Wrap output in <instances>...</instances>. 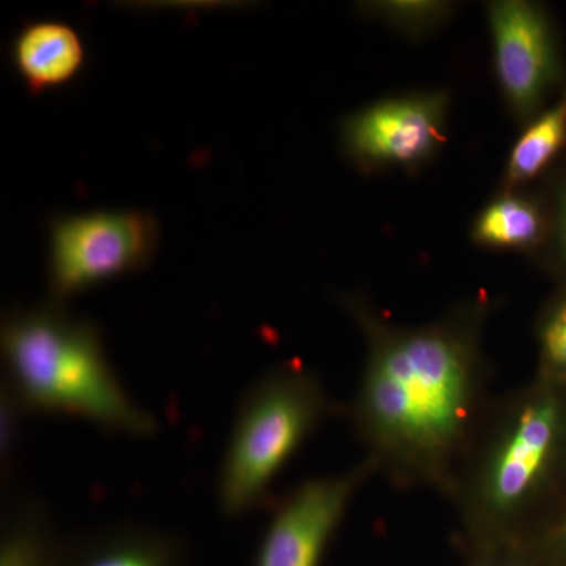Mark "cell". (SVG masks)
I'll return each mask as SVG.
<instances>
[{
    "mask_svg": "<svg viewBox=\"0 0 566 566\" xmlns=\"http://www.w3.org/2000/svg\"><path fill=\"white\" fill-rule=\"evenodd\" d=\"M367 356L348 417L365 457L398 488L447 494L493 405L482 308L423 326H395L357 297Z\"/></svg>",
    "mask_w": 566,
    "mask_h": 566,
    "instance_id": "cell-1",
    "label": "cell"
},
{
    "mask_svg": "<svg viewBox=\"0 0 566 566\" xmlns=\"http://www.w3.org/2000/svg\"><path fill=\"white\" fill-rule=\"evenodd\" d=\"M565 390L538 379L494 398L446 494L474 551L538 535L566 458Z\"/></svg>",
    "mask_w": 566,
    "mask_h": 566,
    "instance_id": "cell-2",
    "label": "cell"
},
{
    "mask_svg": "<svg viewBox=\"0 0 566 566\" xmlns=\"http://www.w3.org/2000/svg\"><path fill=\"white\" fill-rule=\"evenodd\" d=\"M0 340L7 387L25 411L77 417L134 438L155 434L158 422L126 392L98 324L48 301L10 312Z\"/></svg>",
    "mask_w": 566,
    "mask_h": 566,
    "instance_id": "cell-3",
    "label": "cell"
},
{
    "mask_svg": "<svg viewBox=\"0 0 566 566\" xmlns=\"http://www.w3.org/2000/svg\"><path fill=\"white\" fill-rule=\"evenodd\" d=\"M334 406L318 376L297 364L264 374L238 406L219 471L223 515L252 512L270 495L275 476Z\"/></svg>",
    "mask_w": 566,
    "mask_h": 566,
    "instance_id": "cell-4",
    "label": "cell"
},
{
    "mask_svg": "<svg viewBox=\"0 0 566 566\" xmlns=\"http://www.w3.org/2000/svg\"><path fill=\"white\" fill-rule=\"evenodd\" d=\"M159 222L151 212L99 210L57 214L50 221L48 294L54 304L137 273L155 259Z\"/></svg>",
    "mask_w": 566,
    "mask_h": 566,
    "instance_id": "cell-5",
    "label": "cell"
},
{
    "mask_svg": "<svg viewBox=\"0 0 566 566\" xmlns=\"http://www.w3.org/2000/svg\"><path fill=\"white\" fill-rule=\"evenodd\" d=\"M376 474L378 465L365 457L348 471L294 488L274 512L256 566H318L354 497Z\"/></svg>",
    "mask_w": 566,
    "mask_h": 566,
    "instance_id": "cell-6",
    "label": "cell"
},
{
    "mask_svg": "<svg viewBox=\"0 0 566 566\" xmlns=\"http://www.w3.org/2000/svg\"><path fill=\"white\" fill-rule=\"evenodd\" d=\"M446 93H420L376 103L346 118L342 144L364 166H412L444 142Z\"/></svg>",
    "mask_w": 566,
    "mask_h": 566,
    "instance_id": "cell-7",
    "label": "cell"
},
{
    "mask_svg": "<svg viewBox=\"0 0 566 566\" xmlns=\"http://www.w3.org/2000/svg\"><path fill=\"white\" fill-rule=\"evenodd\" d=\"M494 41L495 71L510 106L531 114L554 70L553 43L543 14L523 0L488 6Z\"/></svg>",
    "mask_w": 566,
    "mask_h": 566,
    "instance_id": "cell-8",
    "label": "cell"
},
{
    "mask_svg": "<svg viewBox=\"0 0 566 566\" xmlns=\"http://www.w3.org/2000/svg\"><path fill=\"white\" fill-rule=\"evenodd\" d=\"M11 62L29 93L41 95L81 76L87 48L80 32L66 22H29L11 43Z\"/></svg>",
    "mask_w": 566,
    "mask_h": 566,
    "instance_id": "cell-9",
    "label": "cell"
},
{
    "mask_svg": "<svg viewBox=\"0 0 566 566\" xmlns=\"http://www.w3.org/2000/svg\"><path fill=\"white\" fill-rule=\"evenodd\" d=\"M542 233V218L534 205L520 197H502L476 219L474 240L494 248H527Z\"/></svg>",
    "mask_w": 566,
    "mask_h": 566,
    "instance_id": "cell-10",
    "label": "cell"
},
{
    "mask_svg": "<svg viewBox=\"0 0 566 566\" xmlns=\"http://www.w3.org/2000/svg\"><path fill=\"white\" fill-rule=\"evenodd\" d=\"M566 137V93L516 142L506 167V182L515 186L542 172L562 147Z\"/></svg>",
    "mask_w": 566,
    "mask_h": 566,
    "instance_id": "cell-11",
    "label": "cell"
},
{
    "mask_svg": "<svg viewBox=\"0 0 566 566\" xmlns=\"http://www.w3.org/2000/svg\"><path fill=\"white\" fill-rule=\"evenodd\" d=\"M0 566H44L48 558L44 512L32 502H21L9 513Z\"/></svg>",
    "mask_w": 566,
    "mask_h": 566,
    "instance_id": "cell-12",
    "label": "cell"
},
{
    "mask_svg": "<svg viewBox=\"0 0 566 566\" xmlns=\"http://www.w3.org/2000/svg\"><path fill=\"white\" fill-rule=\"evenodd\" d=\"M363 9L371 17L386 21L398 31L420 33L430 31L444 21L450 6L434 0H390V2L364 3Z\"/></svg>",
    "mask_w": 566,
    "mask_h": 566,
    "instance_id": "cell-13",
    "label": "cell"
},
{
    "mask_svg": "<svg viewBox=\"0 0 566 566\" xmlns=\"http://www.w3.org/2000/svg\"><path fill=\"white\" fill-rule=\"evenodd\" d=\"M167 547L147 535H118L82 566H169Z\"/></svg>",
    "mask_w": 566,
    "mask_h": 566,
    "instance_id": "cell-14",
    "label": "cell"
},
{
    "mask_svg": "<svg viewBox=\"0 0 566 566\" xmlns=\"http://www.w3.org/2000/svg\"><path fill=\"white\" fill-rule=\"evenodd\" d=\"M566 387V300L558 303L539 329V378Z\"/></svg>",
    "mask_w": 566,
    "mask_h": 566,
    "instance_id": "cell-15",
    "label": "cell"
},
{
    "mask_svg": "<svg viewBox=\"0 0 566 566\" xmlns=\"http://www.w3.org/2000/svg\"><path fill=\"white\" fill-rule=\"evenodd\" d=\"M476 566H538L532 543H510L475 551Z\"/></svg>",
    "mask_w": 566,
    "mask_h": 566,
    "instance_id": "cell-16",
    "label": "cell"
},
{
    "mask_svg": "<svg viewBox=\"0 0 566 566\" xmlns=\"http://www.w3.org/2000/svg\"><path fill=\"white\" fill-rule=\"evenodd\" d=\"M532 545L556 547L557 551L564 553L566 556V505L565 509L558 513L556 523L547 524L542 528Z\"/></svg>",
    "mask_w": 566,
    "mask_h": 566,
    "instance_id": "cell-17",
    "label": "cell"
},
{
    "mask_svg": "<svg viewBox=\"0 0 566 566\" xmlns=\"http://www.w3.org/2000/svg\"><path fill=\"white\" fill-rule=\"evenodd\" d=\"M565 230H566V200H565Z\"/></svg>",
    "mask_w": 566,
    "mask_h": 566,
    "instance_id": "cell-18",
    "label": "cell"
}]
</instances>
